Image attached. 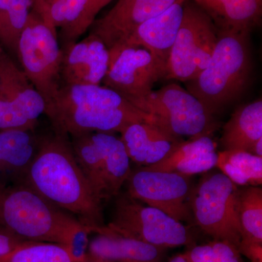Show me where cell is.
I'll return each mask as SVG.
<instances>
[{
    "instance_id": "7402d4cb",
    "label": "cell",
    "mask_w": 262,
    "mask_h": 262,
    "mask_svg": "<svg viewBox=\"0 0 262 262\" xmlns=\"http://www.w3.org/2000/svg\"><path fill=\"white\" fill-rule=\"evenodd\" d=\"M88 0H34L32 10L52 29H60L64 44L75 42L86 29Z\"/></svg>"
},
{
    "instance_id": "d6986e66",
    "label": "cell",
    "mask_w": 262,
    "mask_h": 262,
    "mask_svg": "<svg viewBox=\"0 0 262 262\" xmlns=\"http://www.w3.org/2000/svg\"><path fill=\"white\" fill-rule=\"evenodd\" d=\"M184 4L172 5L163 13L141 24L121 45L145 48L166 64L182 24Z\"/></svg>"
},
{
    "instance_id": "ffe728a7",
    "label": "cell",
    "mask_w": 262,
    "mask_h": 262,
    "mask_svg": "<svg viewBox=\"0 0 262 262\" xmlns=\"http://www.w3.org/2000/svg\"><path fill=\"white\" fill-rule=\"evenodd\" d=\"M218 152L210 136L184 141L166 158L155 165L144 167L154 171L173 172L191 177L216 166Z\"/></svg>"
},
{
    "instance_id": "d4e9b609",
    "label": "cell",
    "mask_w": 262,
    "mask_h": 262,
    "mask_svg": "<svg viewBox=\"0 0 262 262\" xmlns=\"http://www.w3.org/2000/svg\"><path fill=\"white\" fill-rule=\"evenodd\" d=\"M33 4L34 0H0V45L15 56Z\"/></svg>"
},
{
    "instance_id": "7a4b0ae2",
    "label": "cell",
    "mask_w": 262,
    "mask_h": 262,
    "mask_svg": "<svg viewBox=\"0 0 262 262\" xmlns=\"http://www.w3.org/2000/svg\"><path fill=\"white\" fill-rule=\"evenodd\" d=\"M45 114L55 133L67 136L91 131L121 133L138 122L155 124L152 117L101 84H63L46 103Z\"/></svg>"
},
{
    "instance_id": "83f0119b",
    "label": "cell",
    "mask_w": 262,
    "mask_h": 262,
    "mask_svg": "<svg viewBox=\"0 0 262 262\" xmlns=\"http://www.w3.org/2000/svg\"><path fill=\"white\" fill-rule=\"evenodd\" d=\"M92 230L79 222L71 230L64 244L66 249L73 262H83L89 258L90 234Z\"/></svg>"
},
{
    "instance_id": "e575fe53",
    "label": "cell",
    "mask_w": 262,
    "mask_h": 262,
    "mask_svg": "<svg viewBox=\"0 0 262 262\" xmlns=\"http://www.w3.org/2000/svg\"><path fill=\"white\" fill-rule=\"evenodd\" d=\"M83 262H106L101 261V260L97 259V258H94L91 257V256H89V258H87V259L85 260V261Z\"/></svg>"
},
{
    "instance_id": "ba28073f",
    "label": "cell",
    "mask_w": 262,
    "mask_h": 262,
    "mask_svg": "<svg viewBox=\"0 0 262 262\" xmlns=\"http://www.w3.org/2000/svg\"><path fill=\"white\" fill-rule=\"evenodd\" d=\"M116 196L111 222L106 226L115 233L165 249L192 244V234L182 222L126 194Z\"/></svg>"
},
{
    "instance_id": "6da1fadb",
    "label": "cell",
    "mask_w": 262,
    "mask_h": 262,
    "mask_svg": "<svg viewBox=\"0 0 262 262\" xmlns=\"http://www.w3.org/2000/svg\"><path fill=\"white\" fill-rule=\"evenodd\" d=\"M68 137L55 134L42 138L29 167L27 183L94 232L105 226L103 202L81 170Z\"/></svg>"
},
{
    "instance_id": "8992f818",
    "label": "cell",
    "mask_w": 262,
    "mask_h": 262,
    "mask_svg": "<svg viewBox=\"0 0 262 262\" xmlns=\"http://www.w3.org/2000/svg\"><path fill=\"white\" fill-rule=\"evenodd\" d=\"M237 186L222 173L206 176L192 188L190 207L194 222L205 233L239 248L242 231Z\"/></svg>"
},
{
    "instance_id": "3957f363",
    "label": "cell",
    "mask_w": 262,
    "mask_h": 262,
    "mask_svg": "<svg viewBox=\"0 0 262 262\" xmlns=\"http://www.w3.org/2000/svg\"><path fill=\"white\" fill-rule=\"evenodd\" d=\"M250 33L219 32L206 68L186 82L187 91L213 116L236 102L247 89L253 67Z\"/></svg>"
},
{
    "instance_id": "836d02e7",
    "label": "cell",
    "mask_w": 262,
    "mask_h": 262,
    "mask_svg": "<svg viewBox=\"0 0 262 262\" xmlns=\"http://www.w3.org/2000/svg\"><path fill=\"white\" fill-rule=\"evenodd\" d=\"M168 262H188L184 254H177L170 258Z\"/></svg>"
},
{
    "instance_id": "44dd1931",
    "label": "cell",
    "mask_w": 262,
    "mask_h": 262,
    "mask_svg": "<svg viewBox=\"0 0 262 262\" xmlns=\"http://www.w3.org/2000/svg\"><path fill=\"white\" fill-rule=\"evenodd\" d=\"M219 32H248L261 24L262 0H192Z\"/></svg>"
},
{
    "instance_id": "cb8c5ba5",
    "label": "cell",
    "mask_w": 262,
    "mask_h": 262,
    "mask_svg": "<svg viewBox=\"0 0 262 262\" xmlns=\"http://www.w3.org/2000/svg\"><path fill=\"white\" fill-rule=\"evenodd\" d=\"M215 167L236 185H261V157L239 150H224L218 152Z\"/></svg>"
},
{
    "instance_id": "1f68e13d",
    "label": "cell",
    "mask_w": 262,
    "mask_h": 262,
    "mask_svg": "<svg viewBox=\"0 0 262 262\" xmlns=\"http://www.w3.org/2000/svg\"><path fill=\"white\" fill-rule=\"evenodd\" d=\"M238 249L251 262H262V244L241 241Z\"/></svg>"
},
{
    "instance_id": "ac0fdd59",
    "label": "cell",
    "mask_w": 262,
    "mask_h": 262,
    "mask_svg": "<svg viewBox=\"0 0 262 262\" xmlns=\"http://www.w3.org/2000/svg\"><path fill=\"white\" fill-rule=\"evenodd\" d=\"M89 256L106 262H164L166 249L123 237L106 227L96 229Z\"/></svg>"
},
{
    "instance_id": "f1b7e54d",
    "label": "cell",
    "mask_w": 262,
    "mask_h": 262,
    "mask_svg": "<svg viewBox=\"0 0 262 262\" xmlns=\"http://www.w3.org/2000/svg\"><path fill=\"white\" fill-rule=\"evenodd\" d=\"M214 256L211 262H243L238 248L223 241H213Z\"/></svg>"
},
{
    "instance_id": "4dcf8cb0",
    "label": "cell",
    "mask_w": 262,
    "mask_h": 262,
    "mask_svg": "<svg viewBox=\"0 0 262 262\" xmlns=\"http://www.w3.org/2000/svg\"><path fill=\"white\" fill-rule=\"evenodd\" d=\"M112 0H88L84 17V26L86 30L92 26L98 13Z\"/></svg>"
},
{
    "instance_id": "4fadbf2b",
    "label": "cell",
    "mask_w": 262,
    "mask_h": 262,
    "mask_svg": "<svg viewBox=\"0 0 262 262\" xmlns=\"http://www.w3.org/2000/svg\"><path fill=\"white\" fill-rule=\"evenodd\" d=\"M187 0H118L102 18L95 20L91 32L108 49L122 44L141 24L177 3Z\"/></svg>"
},
{
    "instance_id": "277c9868",
    "label": "cell",
    "mask_w": 262,
    "mask_h": 262,
    "mask_svg": "<svg viewBox=\"0 0 262 262\" xmlns=\"http://www.w3.org/2000/svg\"><path fill=\"white\" fill-rule=\"evenodd\" d=\"M79 222L27 182L0 187V227L24 241L63 246Z\"/></svg>"
},
{
    "instance_id": "f546056e",
    "label": "cell",
    "mask_w": 262,
    "mask_h": 262,
    "mask_svg": "<svg viewBox=\"0 0 262 262\" xmlns=\"http://www.w3.org/2000/svg\"><path fill=\"white\" fill-rule=\"evenodd\" d=\"M24 239L0 227V258L12 252L15 248L25 242Z\"/></svg>"
},
{
    "instance_id": "2e32d148",
    "label": "cell",
    "mask_w": 262,
    "mask_h": 262,
    "mask_svg": "<svg viewBox=\"0 0 262 262\" xmlns=\"http://www.w3.org/2000/svg\"><path fill=\"white\" fill-rule=\"evenodd\" d=\"M41 141L33 130L0 131V187L27 182Z\"/></svg>"
},
{
    "instance_id": "30bf717a",
    "label": "cell",
    "mask_w": 262,
    "mask_h": 262,
    "mask_svg": "<svg viewBox=\"0 0 262 262\" xmlns=\"http://www.w3.org/2000/svg\"><path fill=\"white\" fill-rule=\"evenodd\" d=\"M110 53L102 83L128 102L149 94L155 84L164 79L166 64L145 48L121 45L110 49Z\"/></svg>"
},
{
    "instance_id": "603a6c76",
    "label": "cell",
    "mask_w": 262,
    "mask_h": 262,
    "mask_svg": "<svg viewBox=\"0 0 262 262\" xmlns=\"http://www.w3.org/2000/svg\"><path fill=\"white\" fill-rule=\"evenodd\" d=\"M262 139V100L239 106L224 125L221 143L225 150L251 153Z\"/></svg>"
},
{
    "instance_id": "484cf974",
    "label": "cell",
    "mask_w": 262,
    "mask_h": 262,
    "mask_svg": "<svg viewBox=\"0 0 262 262\" xmlns=\"http://www.w3.org/2000/svg\"><path fill=\"white\" fill-rule=\"evenodd\" d=\"M237 213L242 231L241 241L262 244V189L249 186L239 191Z\"/></svg>"
},
{
    "instance_id": "52a82bcc",
    "label": "cell",
    "mask_w": 262,
    "mask_h": 262,
    "mask_svg": "<svg viewBox=\"0 0 262 262\" xmlns=\"http://www.w3.org/2000/svg\"><path fill=\"white\" fill-rule=\"evenodd\" d=\"M218 37V30L210 17L194 2L187 0L164 80L187 82L195 79L211 61Z\"/></svg>"
},
{
    "instance_id": "9c48e42d",
    "label": "cell",
    "mask_w": 262,
    "mask_h": 262,
    "mask_svg": "<svg viewBox=\"0 0 262 262\" xmlns=\"http://www.w3.org/2000/svg\"><path fill=\"white\" fill-rule=\"evenodd\" d=\"M62 54L58 33L32 10L19 38L16 56L46 105L61 86Z\"/></svg>"
},
{
    "instance_id": "5b68a950",
    "label": "cell",
    "mask_w": 262,
    "mask_h": 262,
    "mask_svg": "<svg viewBox=\"0 0 262 262\" xmlns=\"http://www.w3.org/2000/svg\"><path fill=\"white\" fill-rule=\"evenodd\" d=\"M129 102L152 117L155 125L179 139L211 136L218 127L214 116L201 101L175 82Z\"/></svg>"
},
{
    "instance_id": "5bb4252c",
    "label": "cell",
    "mask_w": 262,
    "mask_h": 262,
    "mask_svg": "<svg viewBox=\"0 0 262 262\" xmlns=\"http://www.w3.org/2000/svg\"><path fill=\"white\" fill-rule=\"evenodd\" d=\"M61 79L64 84L100 85L110 65V50L95 34L79 42L64 45L62 49Z\"/></svg>"
},
{
    "instance_id": "e0dca14e",
    "label": "cell",
    "mask_w": 262,
    "mask_h": 262,
    "mask_svg": "<svg viewBox=\"0 0 262 262\" xmlns=\"http://www.w3.org/2000/svg\"><path fill=\"white\" fill-rule=\"evenodd\" d=\"M70 144L77 163L96 196L106 201L105 181L110 170V135L91 131L70 136Z\"/></svg>"
},
{
    "instance_id": "7c38bea8",
    "label": "cell",
    "mask_w": 262,
    "mask_h": 262,
    "mask_svg": "<svg viewBox=\"0 0 262 262\" xmlns=\"http://www.w3.org/2000/svg\"><path fill=\"white\" fill-rule=\"evenodd\" d=\"M189 177L173 172L154 171L141 168L127 179L126 194L163 211L179 222L192 218Z\"/></svg>"
},
{
    "instance_id": "9a60e30c",
    "label": "cell",
    "mask_w": 262,
    "mask_h": 262,
    "mask_svg": "<svg viewBox=\"0 0 262 262\" xmlns=\"http://www.w3.org/2000/svg\"><path fill=\"white\" fill-rule=\"evenodd\" d=\"M120 134L130 161L142 168L159 163L185 141L148 122H134Z\"/></svg>"
},
{
    "instance_id": "4316f807",
    "label": "cell",
    "mask_w": 262,
    "mask_h": 262,
    "mask_svg": "<svg viewBox=\"0 0 262 262\" xmlns=\"http://www.w3.org/2000/svg\"><path fill=\"white\" fill-rule=\"evenodd\" d=\"M0 262H73L64 246L48 242L25 241Z\"/></svg>"
},
{
    "instance_id": "d6a6232c",
    "label": "cell",
    "mask_w": 262,
    "mask_h": 262,
    "mask_svg": "<svg viewBox=\"0 0 262 262\" xmlns=\"http://www.w3.org/2000/svg\"><path fill=\"white\" fill-rule=\"evenodd\" d=\"M251 154L258 157H261L262 158V139L256 141V144L253 146L252 150H251Z\"/></svg>"
},
{
    "instance_id": "8fae6325",
    "label": "cell",
    "mask_w": 262,
    "mask_h": 262,
    "mask_svg": "<svg viewBox=\"0 0 262 262\" xmlns=\"http://www.w3.org/2000/svg\"><path fill=\"white\" fill-rule=\"evenodd\" d=\"M46 106L23 70L0 47V130H33Z\"/></svg>"
}]
</instances>
